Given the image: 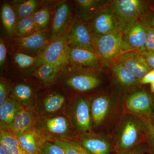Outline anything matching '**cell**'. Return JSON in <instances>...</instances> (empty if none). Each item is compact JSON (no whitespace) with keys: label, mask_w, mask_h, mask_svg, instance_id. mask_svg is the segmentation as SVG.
Here are the masks:
<instances>
[{"label":"cell","mask_w":154,"mask_h":154,"mask_svg":"<svg viewBox=\"0 0 154 154\" xmlns=\"http://www.w3.org/2000/svg\"><path fill=\"white\" fill-rule=\"evenodd\" d=\"M146 138L145 118L128 113L123 116L119 125L115 139L116 149L128 150Z\"/></svg>","instance_id":"obj_1"},{"label":"cell","mask_w":154,"mask_h":154,"mask_svg":"<svg viewBox=\"0 0 154 154\" xmlns=\"http://www.w3.org/2000/svg\"><path fill=\"white\" fill-rule=\"evenodd\" d=\"M117 30L124 35L141 18L148 13V6L141 0H114L109 4Z\"/></svg>","instance_id":"obj_2"},{"label":"cell","mask_w":154,"mask_h":154,"mask_svg":"<svg viewBox=\"0 0 154 154\" xmlns=\"http://www.w3.org/2000/svg\"><path fill=\"white\" fill-rule=\"evenodd\" d=\"M35 128L44 142L72 140L74 136L69 119L63 115L39 117Z\"/></svg>","instance_id":"obj_3"},{"label":"cell","mask_w":154,"mask_h":154,"mask_svg":"<svg viewBox=\"0 0 154 154\" xmlns=\"http://www.w3.org/2000/svg\"><path fill=\"white\" fill-rule=\"evenodd\" d=\"M72 122L77 132L85 137L92 132V119L91 103L83 96H78L72 104L70 110Z\"/></svg>","instance_id":"obj_4"},{"label":"cell","mask_w":154,"mask_h":154,"mask_svg":"<svg viewBox=\"0 0 154 154\" xmlns=\"http://www.w3.org/2000/svg\"><path fill=\"white\" fill-rule=\"evenodd\" d=\"M51 30L37 31L29 36L11 38V44L16 50L32 56L40 54L51 41Z\"/></svg>","instance_id":"obj_5"},{"label":"cell","mask_w":154,"mask_h":154,"mask_svg":"<svg viewBox=\"0 0 154 154\" xmlns=\"http://www.w3.org/2000/svg\"><path fill=\"white\" fill-rule=\"evenodd\" d=\"M70 27L63 34L51 41L46 48L38 56V67L45 64H69L68 35Z\"/></svg>","instance_id":"obj_6"},{"label":"cell","mask_w":154,"mask_h":154,"mask_svg":"<svg viewBox=\"0 0 154 154\" xmlns=\"http://www.w3.org/2000/svg\"><path fill=\"white\" fill-rule=\"evenodd\" d=\"M123 35L119 31L103 35L94 34L96 53L100 59L110 61L122 53Z\"/></svg>","instance_id":"obj_7"},{"label":"cell","mask_w":154,"mask_h":154,"mask_svg":"<svg viewBox=\"0 0 154 154\" xmlns=\"http://www.w3.org/2000/svg\"><path fill=\"white\" fill-rule=\"evenodd\" d=\"M68 44L69 46L95 51L94 33L91 26L82 20H75L70 27Z\"/></svg>","instance_id":"obj_8"},{"label":"cell","mask_w":154,"mask_h":154,"mask_svg":"<svg viewBox=\"0 0 154 154\" xmlns=\"http://www.w3.org/2000/svg\"><path fill=\"white\" fill-rule=\"evenodd\" d=\"M117 59L118 62L123 65L139 80L152 70L141 51H138L122 52L117 57Z\"/></svg>","instance_id":"obj_9"},{"label":"cell","mask_w":154,"mask_h":154,"mask_svg":"<svg viewBox=\"0 0 154 154\" xmlns=\"http://www.w3.org/2000/svg\"><path fill=\"white\" fill-rule=\"evenodd\" d=\"M126 106L132 114L149 118L153 112L152 96L145 91L134 92L128 96Z\"/></svg>","instance_id":"obj_10"},{"label":"cell","mask_w":154,"mask_h":154,"mask_svg":"<svg viewBox=\"0 0 154 154\" xmlns=\"http://www.w3.org/2000/svg\"><path fill=\"white\" fill-rule=\"evenodd\" d=\"M146 27L141 21H138L122 36V52L129 51H146Z\"/></svg>","instance_id":"obj_11"},{"label":"cell","mask_w":154,"mask_h":154,"mask_svg":"<svg viewBox=\"0 0 154 154\" xmlns=\"http://www.w3.org/2000/svg\"><path fill=\"white\" fill-rule=\"evenodd\" d=\"M113 108V102L109 96L99 95L94 96L91 103L92 125L98 128L105 123Z\"/></svg>","instance_id":"obj_12"},{"label":"cell","mask_w":154,"mask_h":154,"mask_svg":"<svg viewBox=\"0 0 154 154\" xmlns=\"http://www.w3.org/2000/svg\"><path fill=\"white\" fill-rule=\"evenodd\" d=\"M92 19L91 27L94 34L103 35L118 31L109 5L102 8Z\"/></svg>","instance_id":"obj_13"},{"label":"cell","mask_w":154,"mask_h":154,"mask_svg":"<svg viewBox=\"0 0 154 154\" xmlns=\"http://www.w3.org/2000/svg\"><path fill=\"white\" fill-rule=\"evenodd\" d=\"M67 59L69 64L75 67L94 68L98 65L100 59L93 51L68 45Z\"/></svg>","instance_id":"obj_14"},{"label":"cell","mask_w":154,"mask_h":154,"mask_svg":"<svg viewBox=\"0 0 154 154\" xmlns=\"http://www.w3.org/2000/svg\"><path fill=\"white\" fill-rule=\"evenodd\" d=\"M66 76V85L73 90L80 92L91 91L98 88L101 81L96 75L91 73H72Z\"/></svg>","instance_id":"obj_15"},{"label":"cell","mask_w":154,"mask_h":154,"mask_svg":"<svg viewBox=\"0 0 154 154\" xmlns=\"http://www.w3.org/2000/svg\"><path fill=\"white\" fill-rule=\"evenodd\" d=\"M71 8L67 2L58 3L56 6L51 30V41L66 32L70 27Z\"/></svg>","instance_id":"obj_16"},{"label":"cell","mask_w":154,"mask_h":154,"mask_svg":"<svg viewBox=\"0 0 154 154\" xmlns=\"http://www.w3.org/2000/svg\"><path fill=\"white\" fill-rule=\"evenodd\" d=\"M11 96L24 108L33 110L36 101L35 89L29 83L21 82L15 84L12 88Z\"/></svg>","instance_id":"obj_17"},{"label":"cell","mask_w":154,"mask_h":154,"mask_svg":"<svg viewBox=\"0 0 154 154\" xmlns=\"http://www.w3.org/2000/svg\"><path fill=\"white\" fill-rule=\"evenodd\" d=\"M36 123V119L32 110L24 108L21 105L9 131L15 137H17L35 128Z\"/></svg>","instance_id":"obj_18"},{"label":"cell","mask_w":154,"mask_h":154,"mask_svg":"<svg viewBox=\"0 0 154 154\" xmlns=\"http://www.w3.org/2000/svg\"><path fill=\"white\" fill-rule=\"evenodd\" d=\"M11 57L14 68L24 75H31L38 67V56H32L16 50Z\"/></svg>","instance_id":"obj_19"},{"label":"cell","mask_w":154,"mask_h":154,"mask_svg":"<svg viewBox=\"0 0 154 154\" xmlns=\"http://www.w3.org/2000/svg\"><path fill=\"white\" fill-rule=\"evenodd\" d=\"M66 103V97L57 91H51L44 96L39 104V112L44 116H49L60 111Z\"/></svg>","instance_id":"obj_20"},{"label":"cell","mask_w":154,"mask_h":154,"mask_svg":"<svg viewBox=\"0 0 154 154\" xmlns=\"http://www.w3.org/2000/svg\"><path fill=\"white\" fill-rule=\"evenodd\" d=\"M66 65L61 63L45 64L37 67L31 76L36 78L42 85H51L57 80L60 74V71Z\"/></svg>","instance_id":"obj_21"},{"label":"cell","mask_w":154,"mask_h":154,"mask_svg":"<svg viewBox=\"0 0 154 154\" xmlns=\"http://www.w3.org/2000/svg\"><path fill=\"white\" fill-rule=\"evenodd\" d=\"M22 148L30 154H40L44 140L35 128L16 137Z\"/></svg>","instance_id":"obj_22"},{"label":"cell","mask_w":154,"mask_h":154,"mask_svg":"<svg viewBox=\"0 0 154 154\" xmlns=\"http://www.w3.org/2000/svg\"><path fill=\"white\" fill-rule=\"evenodd\" d=\"M21 105L14 97L11 96L0 105L1 128L10 130Z\"/></svg>","instance_id":"obj_23"},{"label":"cell","mask_w":154,"mask_h":154,"mask_svg":"<svg viewBox=\"0 0 154 154\" xmlns=\"http://www.w3.org/2000/svg\"><path fill=\"white\" fill-rule=\"evenodd\" d=\"M75 2L80 20L85 21L92 19L100 9L107 5V2L101 0H76Z\"/></svg>","instance_id":"obj_24"},{"label":"cell","mask_w":154,"mask_h":154,"mask_svg":"<svg viewBox=\"0 0 154 154\" xmlns=\"http://www.w3.org/2000/svg\"><path fill=\"white\" fill-rule=\"evenodd\" d=\"M80 143L90 154H111L113 150L110 143L102 138H85Z\"/></svg>","instance_id":"obj_25"},{"label":"cell","mask_w":154,"mask_h":154,"mask_svg":"<svg viewBox=\"0 0 154 154\" xmlns=\"http://www.w3.org/2000/svg\"><path fill=\"white\" fill-rule=\"evenodd\" d=\"M1 17L4 30L11 38H13L18 18L14 7L11 4L3 3L1 8Z\"/></svg>","instance_id":"obj_26"},{"label":"cell","mask_w":154,"mask_h":154,"mask_svg":"<svg viewBox=\"0 0 154 154\" xmlns=\"http://www.w3.org/2000/svg\"><path fill=\"white\" fill-rule=\"evenodd\" d=\"M0 146L7 154H30L22 148L14 134L3 128H1Z\"/></svg>","instance_id":"obj_27"},{"label":"cell","mask_w":154,"mask_h":154,"mask_svg":"<svg viewBox=\"0 0 154 154\" xmlns=\"http://www.w3.org/2000/svg\"><path fill=\"white\" fill-rule=\"evenodd\" d=\"M111 71L117 82L123 87H135L140 83L134 75L118 62L111 66Z\"/></svg>","instance_id":"obj_28"},{"label":"cell","mask_w":154,"mask_h":154,"mask_svg":"<svg viewBox=\"0 0 154 154\" xmlns=\"http://www.w3.org/2000/svg\"><path fill=\"white\" fill-rule=\"evenodd\" d=\"M37 31L38 30L33 21V16L18 18L14 37H25Z\"/></svg>","instance_id":"obj_29"},{"label":"cell","mask_w":154,"mask_h":154,"mask_svg":"<svg viewBox=\"0 0 154 154\" xmlns=\"http://www.w3.org/2000/svg\"><path fill=\"white\" fill-rule=\"evenodd\" d=\"M11 4L14 7L17 18L32 16L38 6V2L36 0L15 1Z\"/></svg>","instance_id":"obj_30"},{"label":"cell","mask_w":154,"mask_h":154,"mask_svg":"<svg viewBox=\"0 0 154 154\" xmlns=\"http://www.w3.org/2000/svg\"><path fill=\"white\" fill-rule=\"evenodd\" d=\"M51 16L50 10L47 6L37 9L32 16L38 31L48 30Z\"/></svg>","instance_id":"obj_31"},{"label":"cell","mask_w":154,"mask_h":154,"mask_svg":"<svg viewBox=\"0 0 154 154\" xmlns=\"http://www.w3.org/2000/svg\"><path fill=\"white\" fill-rule=\"evenodd\" d=\"M53 142L61 147L65 154H90L81 144L73 140H58Z\"/></svg>","instance_id":"obj_32"},{"label":"cell","mask_w":154,"mask_h":154,"mask_svg":"<svg viewBox=\"0 0 154 154\" xmlns=\"http://www.w3.org/2000/svg\"><path fill=\"white\" fill-rule=\"evenodd\" d=\"M146 128V140L148 143L149 154H154V125L149 118H145Z\"/></svg>","instance_id":"obj_33"},{"label":"cell","mask_w":154,"mask_h":154,"mask_svg":"<svg viewBox=\"0 0 154 154\" xmlns=\"http://www.w3.org/2000/svg\"><path fill=\"white\" fill-rule=\"evenodd\" d=\"M40 154H65L61 147L54 142L45 141L42 147Z\"/></svg>","instance_id":"obj_34"},{"label":"cell","mask_w":154,"mask_h":154,"mask_svg":"<svg viewBox=\"0 0 154 154\" xmlns=\"http://www.w3.org/2000/svg\"><path fill=\"white\" fill-rule=\"evenodd\" d=\"M13 87L7 81L1 79L0 81V105H2L11 96Z\"/></svg>","instance_id":"obj_35"},{"label":"cell","mask_w":154,"mask_h":154,"mask_svg":"<svg viewBox=\"0 0 154 154\" xmlns=\"http://www.w3.org/2000/svg\"><path fill=\"white\" fill-rule=\"evenodd\" d=\"M7 48L2 38H0V67L1 70L5 69L7 58Z\"/></svg>","instance_id":"obj_36"},{"label":"cell","mask_w":154,"mask_h":154,"mask_svg":"<svg viewBox=\"0 0 154 154\" xmlns=\"http://www.w3.org/2000/svg\"><path fill=\"white\" fill-rule=\"evenodd\" d=\"M146 31L147 38L145 44L146 51L154 53V30L146 27Z\"/></svg>","instance_id":"obj_37"},{"label":"cell","mask_w":154,"mask_h":154,"mask_svg":"<svg viewBox=\"0 0 154 154\" xmlns=\"http://www.w3.org/2000/svg\"><path fill=\"white\" fill-rule=\"evenodd\" d=\"M141 22L148 28L154 30V14L148 13L141 18Z\"/></svg>","instance_id":"obj_38"},{"label":"cell","mask_w":154,"mask_h":154,"mask_svg":"<svg viewBox=\"0 0 154 154\" xmlns=\"http://www.w3.org/2000/svg\"><path fill=\"white\" fill-rule=\"evenodd\" d=\"M141 53L145 59L149 66L152 69H154V53L147 51H142Z\"/></svg>","instance_id":"obj_39"},{"label":"cell","mask_w":154,"mask_h":154,"mask_svg":"<svg viewBox=\"0 0 154 154\" xmlns=\"http://www.w3.org/2000/svg\"><path fill=\"white\" fill-rule=\"evenodd\" d=\"M154 82V69H152L148 72L140 80H139V83L142 85L151 84Z\"/></svg>","instance_id":"obj_40"},{"label":"cell","mask_w":154,"mask_h":154,"mask_svg":"<svg viewBox=\"0 0 154 154\" xmlns=\"http://www.w3.org/2000/svg\"><path fill=\"white\" fill-rule=\"evenodd\" d=\"M137 152L133 148L126 151H116L114 154H137Z\"/></svg>","instance_id":"obj_41"},{"label":"cell","mask_w":154,"mask_h":154,"mask_svg":"<svg viewBox=\"0 0 154 154\" xmlns=\"http://www.w3.org/2000/svg\"><path fill=\"white\" fill-rule=\"evenodd\" d=\"M150 121L152 122V124L154 125V111H153L151 115H150V117H149Z\"/></svg>","instance_id":"obj_42"},{"label":"cell","mask_w":154,"mask_h":154,"mask_svg":"<svg viewBox=\"0 0 154 154\" xmlns=\"http://www.w3.org/2000/svg\"><path fill=\"white\" fill-rule=\"evenodd\" d=\"M150 89L152 93L154 94V82L150 84Z\"/></svg>","instance_id":"obj_43"},{"label":"cell","mask_w":154,"mask_h":154,"mask_svg":"<svg viewBox=\"0 0 154 154\" xmlns=\"http://www.w3.org/2000/svg\"><path fill=\"white\" fill-rule=\"evenodd\" d=\"M0 154H7L4 149L1 146H0Z\"/></svg>","instance_id":"obj_44"},{"label":"cell","mask_w":154,"mask_h":154,"mask_svg":"<svg viewBox=\"0 0 154 154\" xmlns=\"http://www.w3.org/2000/svg\"><path fill=\"white\" fill-rule=\"evenodd\" d=\"M152 107L153 109H154V96L153 97L152 96Z\"/></svg>","instance_id":"obj_45"},{"label":"cell","mask_w":154,"mask_h":154,"mask_svg":"<svg viewBox=\"0 0 154 154\" xmlns=\"http://www.w3.org/2000/svg\"><path fill=\"white\" fill-rule=\"evenodd\" d=\"M137 154H139V153H137Z\"/></svg>","instance_id":"obj_46"}]
</instances>
